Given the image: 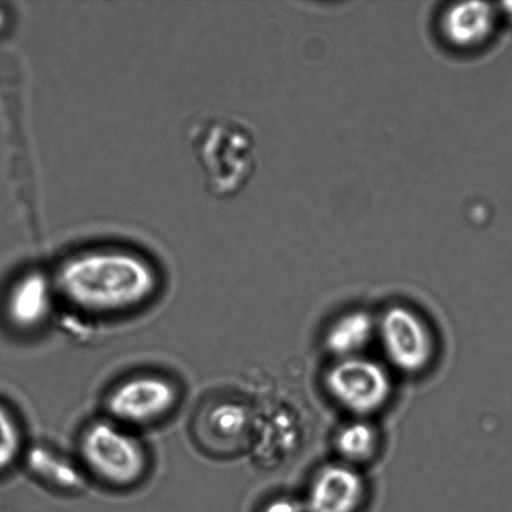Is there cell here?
<instances>
[{
  "label": "cell",
  "instance_id": "6da1fadb",
  "mask_svg": "<svg viewBox=\"0 0 512 512\" xmlns=\"http://www.w3.org/2000/svg\"><path fill=\"white\" fill-rule=\"evenodd\" d=\"M68 304L89 314H115L147 303L158 288L157 273L139 255L95 250L73 256L53 281Z\"/></svg>",
  "mask_w": 512,
  "mask_h": 512
},
{
  "label": "cell",
  "instance_id": "7a4b0ae2",
  "mask_svg": "<svg viewBox=\"0 0 512 512\" xmlns=\"http://www.w3.org/2000/svg\"><path fill=\"white\" fill-rule=\"evenodd\" d=\"M188 142L213 198L228 199L247 187L258 164V148L249 125L233 114L200 115L188 129Z\"/></svg>",
  "mask_w": 512,
  "mask_h": 512
},
{
  "label": "cell",
  "instance_id": "3957f363",
  "mask_svg": "<svg viewBox=\"0 0 512 512\" xmlns=\"http://www.w3.org/2000/svg\"><path fill=\"white\" fill-rule=\"evenodd\" d=\"M80 454L97 478L118 488L138 483L148 466L147 453L137 436L112 419L95 421L85 429Z\"/></svg>",
  "mask_w": 512,
  "mask_h": 512
},
{
  "label": "cell",
  "instance_id": "277c9868",
  "mask_svg": "<svg viewBox=\"0 0 512 512\" xmlns=\"http://www.w3.org/2000/svg\"><path fill=\"white\" fill-rule=\"evenodd\" d=\"M330 398L358 419L378 413L393 395L389 371L364 356L336 360L324 380Z\"/></svg>",
  "mask_w": 512,
  "mask_h": 512
},
{
  "label": "cell",
  "instance_id": "5b68a950",
  "mask_svg": "<svg viewBox=\"0 0 512 512\" xmlns=\"http://www.w3.org/2000/svg\"><path fill=\"white\" fill-rule=\"evenodd\" d=\"M378 336L386 359L401 373L420 374L433 363V331L409 306H389L378 319Z\"/></svg>",
  "mask_w": 512,
  "mask_h": 512
},
{
  "label": "cell",
  "instance_id": "8992f818",
  "mask_svg": "<svg viewBox=\"0 0 512 512\" xmlns=\"http://www.w3.org/2000/svg\"><path fill=\"white\" fill-rule=\"evenodd\" d=\"M179 393L172 381L159 375H138L119 383L109 394L110 419L120 425L140 426L167 416L178 403Z\"/></svg>",
  "mask_w": 512,
  "mask_h": 512
},
{
  "label": "cell",
  "instance_id": "52a82bcc",
  "mask_svg": "<svg viewBox=\"0 0 512 512\" xmlns=\"http://www.w3.org/2000/svg\"><path fill=\"white\" fill-rule=\"evenodd\" d=\"M366 498L363 476L353 465L324 466L311 481L305 510L308 512H359Z\"/></svg>",
  "mask_w": 512,
  "mask_h": 512
},
{
  "label": "cell",
  "instance_id": "ba28073f",
  "mask_svg": "<svg viewBox=\"0 0 512 512\" xmlns=\"http://www.w3.org/2000/svg\"><path fill=\"white\" fill-rule=\"evenodd\" d=\"M54 283L40 273L24 275L10 291L5 314L20 330H33L50 318L54 308Z\"/></svg>",
  "mask_w": 512,
  "mask_h": 512
},
{
  "label": "cell",
  "instance_id": "9c48e42d",
  "mask_svg": "<svg viewBox=\"0 0 512 512\" xmlns=\"http://www.w3.org/2000/svg\"><path fill=\"white\" fill-rule=\"evenodd\" d=\"M378 335V319L369 311L353 310L340 315L326 330V350L336 360L360 356Z\"/></svg>",
  "mask_w": 512,
  "mask_h": 512
},
{
  "label": "cell",
  "instance_id": "30bf717a",
  "mask_svg": "<svg viewBox=\"0 0 512 512\" xmlns=\"http://www.w3.org/2000/svg\"><path fill=\"white\" fill-rule=\"evenodd\" d=\"M496 12L488 4H459L444 15L445 37L455 47H479L493 33Z\"/></svg>",
  "mask_w": 512,
  "mask_h": 512
},
{
  "label": "cell",
  "instance_id": "8fae6325",
  "mask_svg": "<svg viewBox=\"0 0 512 512\" xmlns=\"http://www.w3.org/2000/svg\"><path fill=\"white\" fill-rule=\"evenodd\" d=\"M25 465L33 475L53 488L64 491L83 489L87 479L84 471L68 456L45 445H34L25 454Z\"/></svg>",
  "mask_w": 512,
  "mask_h": 512
},
{
  "label": "cell",
  "instance_id": "7c38bea8",
  "mask_svg": "<svg viewBox=\"0 0 512 512\" xmlns=\"http://www.w3.org/2000/svg\"><path fill=\"white\" fill-rule=\"evenodd\" d=\"M335 446L345 464L366 463L378 453L379 434L365 419H356L339 430Z\"/></svg>",
  "mask_w": 512,
  "mask_h": 512
},
{
  "label": "cell",
  "instance_id": "4fadbf2b",
  "mask_svg": "<svg viewBox=\"0 0 512 512\" xmlns=\"http://www.w3.org/2000/svg\"><path fill=\"white\" fill-rule=\"evenodd\" d=\"M22 430L14 415L0 404V473L8 470L22 453Z\"/></svg>",
  "mask_w": 512,
  "mask_h": 512
},
{
  "label": "cell",
  "instance_id": "5bb4252c",
  "mask_svg": "<svg viewBox=\"0 0 512 512\" xmlns=\"http://www.w3.org/2000/svg\"><path fill=\"white\" fill-rule=\"evenodd\" d=\"M248 413L242 405L220 404L210 413L209 423L214 431L227 438H235L244 433L248 425Z\"/></svg>",
  "mask_w": 512,
  "mask_h": 512
},
{
  "label": "cell",
  "instance_id": "9a60e30c",
  "mask_svg": "<svg viewBox=\"0 0 512 512\" xmlns=\"http://www.w3.org/2000/svg\"><path fill=\"white\" fill-rule=\"evenodd\" d=\"M261 512H304V508L294 499L278 498L266 504Z\"/></svg>",
  "mask_w": 512,
  "mask_h": 512
},
{
  "label": "cell",
  "instance_id": "2e32d148",
  "mask_svg": "<svg viewBox=\"0 0 512 512\" xmlns=\"http://www.w3.org/2000/svg\"><path fill=\"white\" fill-rule=\"evenodd\" d=\"M8 24V14L5 12L4 9L0 8V33L3 32L5 27H7Z\"/></svg>",
  "mask_w": 512,
  "mask_h": 512
},
{
  "label": "cell",
  "instance_id": "e0dca14e",
  "mask_svg": "<svg viewBox=\"0 0 512 512\" xmlns=\"http://www.w3.org/2000/svg\"><path fill=\"white\" fill-rule=\"evenodd\" d=\"M505 7L508 8L505 10V12L508 13L510 17H512V3L505 4Z\"/></svg>",
  "mask_w": 512,
  "mask_h": 512
}]
</instances>
